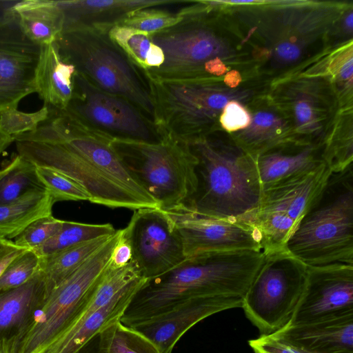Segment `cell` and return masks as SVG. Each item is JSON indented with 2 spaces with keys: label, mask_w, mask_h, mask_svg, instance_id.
I'll list each match as a JSON object with an SVG mask.
<instances>
[{
  "label": "cell",
  "mask_w": 353,
  "mask_h": 353,
  "mask_svg": "<svg viewBox=\"0 0 353 353\" xmlns=\"http://www.w3.org/2000/svg\"><path fill=\"white\" fill-rule=\"evenodd\" d=\"M323 148L288 142L257 156L256 162L262 190L325 163Z\"/></svg>",
  "instance_id": "obj_23"
},
{
  "label": "cell",
  "mask_w": 353,
  "mask_h": 353,
  "mask_svg": "<svg viewBox=\"0 0 353 353\" xmlns=\"http://www.w3.org/2000/svg\"><path fill=\"white\" fill-rule=\"evenodd\" d=\"M297 348V347H296ZM301 353H315V352H308V351H306V350H301V349H299L297 348Z\"/></svg>",
  "instance_id": "obj_47"
},
{
  "label": "cell",
  "mask_w": 353,
  "mask_h": 353,
  "mask_svg": "<svg viewBox=\"0 0 353 353\" xmlns=\"http://www.w3.org/2000/svg\"><path fill=\"white\" fill-rule=\"evenodd\" d=\"M14 142V139L0 130V155Z\"/></svg>",
  "instance_id": "obj_44"
},
{
  "label": "cell",
  "mask_w": 353,
  "mask_h": 353,
  "mask_svg": "<svg viewBox=\"0 0 353 353\" xmlns=\"http://www.w3.org/2000/svg\"><path fill=\"white\" fill-rule=\"evenodd\" d=\"M239 296H199L132 327L149 339L161 352L171 353L181 337L201 320L219 312L241 307Z\"/></svg>",
  "instance_id": "obj_18"
},
{
  "label": "cell",
  "mask_w": 353,
  "mask_h": 353,
  "mask_svg": "<svg viewBox=\"0 0 353 353\" xmlns=\"http://www.w3.org/2000/svg\"><path fill=\"white\" fill-rule=\"evenodd\" d=\"M110 39L141 71L146 69V61L154 43L151 34L133 28L117 24L107 31Z\"/></svg>",
  "instance_id": "obj_32"
},
{
  "label": "cell",
  "mask_w": 353,
  "mask_h": 353,
  "mask_svg": "<svg viewBox=\"0 0 353 353\" xmlns=\"http://www.w3.org/2000/svg\"><path fill=\"white\" fill-rule=\"evenodd\" d=\"M269 96L289 121L292 142L324 146L340 111L330 77L323 65L274 80Z\"/></svg>",
  "instance_id": "obj_8"
},
{
  "label": "cell",
  "mask_w": 353,
  "mask_h": 353,
  "mask_svg": "<svg viewBox=\"0 0 353 353\" xmlns=\"http://www.w3.org/2000/svg\"><path fill=\"white\" fill-rule=\"evenodd\" d=\"M99 335L83 346L77 353H98Z\"/></svg>",
  "instance_id": "obj_43"
},
{
  "label": "cell",
  "mask_w": 353,
  "mask_h": 353,
  "mask_svg": "<svg viewBox=\"0 0 353 353\" xmlns=\"http://www.w3.org/2000/svg\"><path fill=\"white\" fill-rule=\"evenodd\" d=\"M18 155L36 166L60 171L82 184L90 194V202L111 208L136 210L156 208L119 184L94 163L61 143L14 141Z\"/></svg>",
  "instance_id": "obj_13"
},
{
  "label": "cell",
  "mask_w": 353,
  "mask_h": 353,
  "mask_svg": "<svg viewBox=\"0 0 353 353\" xmlns=\"http://www.w3.org/2000/svg\"><path fill=\"white\" fill-rule=\"evenodd\" d=\"M116 231L110 223L91 224L63 221L58 232L33 251L39 256H46L94 239L112 235Z\"/></svg>",
  "instance_id": "obj_29"
},
{
  "label": "cell",
  "mask_w": 353,
  "mask_h": 353,
  "mask_svg": "<svg viewBox=\"0 0 353 353\" xmlns=\"http://www.w3.org/2000/svg\"><path fill=\"white\" fill-rule=\"evenodd\" d=\"M187 143L196 159V186L179 206L204 216L246 222L263 191L256 157L229 134L219 131Z\"/></svg>",
  "instance_id": "obj_2"
},
{
  "label": "cell",
  "mask_w": 353,
  "mask_h": 353,
  "mask_svg": "<svg viewBox=\"0 0 353 353\" xmlns=\"http://www.w3.org/2000/svg\"><path fill=\"white\" fill-rule=\"evenodd\" d=\"M353 315V265H307L304 288L287 325Z\"/></svg>",
  "instance_id": "obj_16"
},
{
  "label": "cell",
  "mask_w": 353,
  "mask_h": 353,
  "mask_svg": "<svg viewBox=\"0 0 353 353\" xmlns=\"http://www.w3.org/2000/svg\"><path fill=\"white\" fill-rule=\"evenodd\" d=\"M132 250L130 241L124 229L120 234L111 253L109 265L112 268H121L132 261Z\"/></svg>",
  "instance_id": "obj_41"
},
{
  "label": "cell",
  "mask_w": 353,
  "mask_h": 353,
  "mask_svg": "<svg viewBox=\"0 0 353 353\" xmlns=\"http://www.w3.org/2000/svg\"><path fill=\"white\" fill-rule=\"evenodd\" d=\"M54 204L43 188L30 190L12 201L0 204V239H15L34 221L52 215Z\"/></svg>",
  "instance_id": "obj_27"
},
{
  "label": "cell",
  "mask_w": 353,
  "mask_h": 353,
  "mask_svg": "<svg viewBox=\"0 0 353 353\" xmlns=\"http://www.w3.org/2000/svg\"><path fill=\"white\" fill-rule=\"evenodd\" d=\"M23 34L43 46L56 43L64 28V17L57 1L25 0L10 8Z\"/></svg>",
  "instance_id": "obj_26"
},
{
  "label": "cell",
  "mask_w": 353,
  "mask_h": 353,
  "mask_svg": "<svg viewBox=\"0 0 353 353\" xmlns=\"http://www.w3.org/2000/svg\"><path fill=\"white\" fill-rule=\"evenodd\" d=\"M41 257L26 250L14 258L0 276V292L17 288L28 281L39 270Z\"/></svg>",
  "instance_id": "obj_36"
},
{
  "label": "cell",
  "mask_w": 353,
  "mask_h": 353,
  "mask_svg": "<svg viewBox=\"0 0 353 353\" xmlns=\"http://www.w3.org/2000/svg\"><path fill=\"white\" fill-rule=\"evenodd\" d=\"M120 230L56 286L37 310L19 353H42L74 321L108 268Z\"/></svg>",
  "instance_id": "obj_9"
},
{
  "label": "cell",
  "mask_w": 353,
  "mask_h": 353,
  "mask_svg": "<svg viewBox=\"0 0 353 353\" xmlns=\"http://www.w3.org/2000/svg\"><path fill=\"white\" fill-rule=\"evenodd\" d=\"M248 343L254 353H301L296 347L274 334H261Z\"/></svg>",
  "instance_id": "obj_40"
},
{
  "label": "cell",
  "mask_w": 353,
  "mask_h": 353,
  "mask_svg": "<svg viewBox=\"0 0 353 353\" xmlns=\"http://www.w3.org/2000/svg\"><path fill=\"white\" fill-rule=\"evenodd\" d=\"M250 121L245 105L237 100H232L224 106L219 118V125L226 133L232 134L245 129Z\"/></svg>",
  "instance_id": "obj_39"
},
{
  "label": "cell",
  "mask_w": 353,
  "mask_h": 353,
  "mask_svg": "<svg viewBox=\"0 0 353 353\" xmlns=\"http://www.w3.org/2000/svg\"><path fill=\"white\" fill-rule=\"evenodd\" d=\"M63 222L52 214L39 218L28 225L13 241L19 248L34 250L52 237Z\"/></svg>",
  "instance_id": "obj_38"
},
{
  "label": "cell",
  "mask_w": 353,
  "mask_h": 353,
  "mask_svg": "<svg viewBox=\"0 0 353 353\" xmlns=\"http://www.w3.org/2000/svg\"><path fill=\"white\" fill-rule=\"evenodd\" d=\"M112 235L94 239L48 256H40L39 269L44 276L49 292L81 265Z\"/></svg>",
  "instance_id": "obj_28"
},
{
  "label": "cell",
  "mask_w": 353,
  "mask_h": 353,
  "mask_svg": "<svg viewBox=\"0 0 353 353\" xmlns=\"http://www.w3.org/2000/svg\"><path fill=\"white\" fill-rule=\"evenodd\" d=\"M63 111L85 128L110 141L156 143L164 137L137 107L98 88L77 72L73 97Z\"/></svg>",
  "instance_id": "obj_12"
},
{
  "label": "cell",
  "mask_w": 353,
  "mask_h": 353,
  "mask_svg": "<svg viewBox=\"0 0 353 353\" xmlns=\"http://www.w3.org/2000/svg\"><path fill=\"white\" fill-rule=\"evenodd\" d=\"M164 211L181 237L185 258L208 252L263 251L260 234L247 222L204 216L179 206Z\"/></svg>",
  "instance_id": "obj_15"
},
{
  "label": "cell",
  "mask_w": 353,
  "mask_h": 353,
  "mask_svg": "<svg viewBox=\"0 0 353 353\" xmlns=\"http://www.w3.org/2000/svg\"><path fill=\"white\" fill-rule=\"evenodd\" d=\"M98 353H161L146 337L120 321L99 334Z\"/></svg>",
  "instance_id": "obj_31"
},
{
  "label": "cell",
  "mask_w": 353,
  "mask_h": 353,
  "mask_svg": "<svg viewBox=\"0 0 353 353\" xmlns=\"http://www.w3.org/2000/svg\"><path fill=\"white\" fill-rule=\"evenodd\" d=\"M41 46L22 32L8 8L0 17V112L17 108L21 99L35 92V72Z\"/></svg>",
  "instance_id": "obj_17"
},
{
  "label": "cell",
  "mask_w": 353,
  "mask_h": 353,
  "mask_svg": "<svg viewBox=\"0 0 353 353\" xmlns=\"http://www.w3.org/2000/svg\"><path fill=\"white\" fill-rule=\"evenodd\" d=\"M26 249L17 247L5 253L0 256V276L7 265Z\"/></svg>",
  "instance_id": "obj_42"
},
{
  "label": "cell",
  "mask_w": 353,
  "mask_h": 353,
  "mask_svg": "<svg viewBox=\"0 0 353 353\" xmlns=\"http://www.w3.org/2000/svg\"><path fill=\"white\" fill-rule=\"evenodd\" d=\"M321 60L325 72L334 84L340 109L351 108L353 83L352 40L342 44Z\"/></svg>",
  "instance_id": "obj_30"
},
{
  "label": "cell",
  "mask_w": 353,
  "mask_h": 353,
  "mask_svg": "<svg viewBox=\"0 0 353 353\" xmlns=\"http://www.w3.org/2000/svg\"><path fill=\"white\" fill-rule=\"evenodd\" d=\"M49 293L40 269L23 285L0 292V353H19L34 317Z\"/></svg>",
  "instance_id": "obj_19"
},
{
  "label": "cell",
  "mask_w": 353,
  "mask_h": 353,
  "mask_svg": "<svg viewBox=\"0 0 353 353\" xmlns=\"http://www.w3.org/2000/svg\"><path fill=\"white\" fill-rule=\"evenodd\" d=\"M332 172L326 163L263 189L247 223L261 236L264 254L285 250L299 223L319 198Z\"/></svg>",
  "instance_id": "obj_11"
},
{
  "label": "cell",
  "mask_w": 353,
  "mask_h": 353,
  "mask_svg": "<svg viewBox=\"0 0 353 353\" xmlns=\"http://www.w3.org/2000/svg\"><path fill=\"white\" fill-rule=\"evenodd\" d=\"M134 181L168 210L190 196L196 186V159L187 143L164 135L159 143L111 141Z\"/></svg>",
  "instance_id": "obj_7"
},
{
  "label": "cell",
  "mask_w": 353,
  "mask_h": 353,
  "mask_svg": "<svg viewBox=\"0 0 353 353\" xmlns=\"http://www.w3.org/2000/svg\"><path fill=\"white\" fill-rule=\"evenodd\" d=\"M13 159L12 169L0 180V204L12 201L30 190L43 188L33 163L18 154Z\"/></svg>",
  "instance_id": "obj_33"
},
{
  "label": "cell",
  "mask_w": 353,
  "mask_h": 353,
  "mask_svg": "<svg viewBox=\"0 0 353 353\" xmlns=\"http://www.w3.org/2000/svg\"><path fill=\"white\" fill-rule=\"evenodd\" d=\"M56 43L61 57L77 72L98 88L128 100L154 122V104L145 77L107 31L67 29Z\"/></svg>",
  "instance_id": "obj_6"
},
{
  "label": "cell",
  "mask_w": 353,
  "mask_h": 353,
  "mask_svg": "<svg viewBox=\"0 0 353 353\" xmlns=\"http://www.w3.org/2000/svg\"><path fill=\"white\" fill-rule=\"evenodd\" d=\"M36 172L54 203L63 201H90V194L85 188L68 175L45 166H36Z\"/></svg>",
  "instance_id": "obj_34"
},
{
  "label": "cell",
  "mask_w": 353,
  "mask_h": 353,
  "mask_svg": "<svg viewBox=\"0 0 353 353\" xmlns=\"http://www.w3.org/2000/svg\"><path fill=\"white\" fill-rule=\"evenodd\" d=\"M145 279L143 278L134 282L116 295L108 304L65 330L42 353H77L94 337L120 320Z\"/></svg>",
  "instance_id": "obj_24"
},
{
  "label": "cell",
  "mask_w": 353,
  "mask_h": 353,
  "mask_svg": "<svg viewBox=\"0 0 353 353\" xmlns=\"http://www.w3.org/2000/svg\"><path fill=\"white\" fill-rule=\"evenodd\" d=\"M264 258L263 251L253 250L188 257L163 274L145 279L119 321L132 327L199 296L243 297Z\"/></svg>",
  "instance_id": "obj_1"
},
{
  "label": "cell",
  "mask_w": 353,
  "mask_h": 353,
  "mask_svg": "<svg viewBox=\"0 0 353 353\" xmlns=\"http://www.w3.org/2000/svg\"><path fill=\"white\" fill-rule=\"evenodd\" d=\"M13 241L0 239V256L12 249L17 248Z\"/></svg>",
  "instance_id": "obj_45"
},
{
  "label": "cell",
  "mask_w": 353,
  "mask_h": 353,
  "mask_svg": "<svg viewBox=\"0 0 353 353\" xmlns=\"http://www.w3.org/2000/svg\"><path fill=\"white\" fill-rule=\"evenodd\" d=\"M261 353H263V352H261Z\"/></svg>",
  "instance_id": "obj_48"
},
{
  "label": "cell",
  "mask_w": 353,
  "mask_h": 353,
  "mask_svg": "<svg viewBox=\"0 0 353 353\" xmlns=\"http://www.w3.org/2000/svg\"><path fill=\"white\" fill-rule=\"evenodd\" d=\"M307 268L286 249L265 254L241 306L261 334L289 323L304 288Z\"/></svg>",
  "instance_id": "obj_10"
},
{
  "label": "cell",
  "mask_w": 353,
  "mask_h": 353,
  "mask_svg": "<svg viewBox=\"0 0 353 353\" xmlns=\"http://www.w3.org/2000/svg\"><path fill=\"white\" fill-rule=\"evenodd\" d=\"M75 67L61 56L57 43L41 47L35 92L49 108L64 110L74 94Z\"/></svg>",
  "instance_id": "obj_25"
},
{
  "label": "cell",
  "mask_w": 353,
  "mask_h": 353,
  "mask_svg": "<svg viewBox=\"0 0 353 353\" xmlns=\"http://www.w3.org/2000/svg\"><path fill=\"white\" fill-rule=\"evenodd\" d=\"M13 165L14 159H12L9 163H8L6 166H4L3 168L0 170V180L10 172Z\"/></svg>",
  "instance_id": "obj_46"
},
{
  "label": "cell",
  "mask_w": 353,
  "mask_h": 353,
  "mask_svg": "<svg viewBox=\"0 0 353 353\" xmlns=\"http://www.w3.org/2000/svg\"><path fill=\"white\" fill-rule=\"evenodd\" d=\"M190 0H63L57 1L64 17V30L92 28L108 31L139 10L188 3Z\"/></svg>",
  "instance_id": "obj_20"
},
{
  "label": "cell",
  "mask_w": 353,
  "mask_h": 353,
  "mask_svg": "<svg viewBox=\"0 0 353 353\" xmlns=\"http://www.w3.org/2000/svg\"><path fill=\"white\" fill-rule=\"evenodd\" d=\"M159 131L184 142L218 131L219 116L232 100L245 106L260 94L248 87L230 88L221 79L145 78Z\"/></svg>",
  "instance_id": "obj_4"
},
{
  "label": "cell",
  "mask_w": 353,
  "mask_h": 353,
  "mask_svg": "<svg viewBox=\"0 0 353 353\" xmlns=\"http://www.w3.org/2000/svg\"><path fill=\"white\" fill-rule=\"evenodd\" d=\"M294 347L315 353H353V315L313 323L286 325L272 333Z\"/></svg>",
  "instance_id": "obj_22"
},
{
  "label": "cell",
  "mask_w": 353,
  "mask_h": 353,
  "mask_svg": "<svg viewBox=\"0 0 353 353\" xmlns=\"http://www.w3.org/2000/svg\"><path fill=\"white\" fill-rule=\"evenodd\" d=\"M179 23L151 34L163 51L164 61L157 69L142 71L154 79H216L223 80L234 67L244 65L234 46L219 28L220 17L212 14L203 1H192L179 10Z\"/></svg>",
  "instance_id": "obj_3"
},
{
  "label": "cell",
  "mask_w": 353,
  "mask_h": 353,
  "mask_svg": "<svg viewBox=\"0 0 353 353\" xmlns=\"http://www.w3.org/2000/svg\"><path fill=\"white\" fill-rule=\"evenodd\" d=\"M183 19L179 12L173 13L157 8H148L128 14L118 24L154 34L171 28Z\"/></svg>",
  "instance_id": "obj_35"
},
{
  "label": "cell",
  "mask_w": 353,
  "mask_h": 353,
  "mask_svg": "<svg viewBox=\"0 0 353 353\" xmlns=\"http://www.w3.org/2000/svg\"><path fill=\"white\" fill-rule=\"evenodd\" d=\"M123 229L132 247V261L146 279L163 274L186 259L178 232L159 208L134 210Z\"/></svg>",
  "instance_id": "obj_14"
},
{
  "label": "cell",
  "mask_w": 353,
  "mask_h": 353,
  "mask_svg": "<svg viewBox=\"0 0 353 353\" xmlns=\"http://www.w3.org/2000/svg\"><path fill=\"white\" fill-rule=\"evenodd\" d=\"M50 115L46 105L34 112H23L17 108H10L0 112V130L13 138L23 133L31 132Z\"/></svg>",
  "instance_id": "obj_37"
},
{
  "label": "cell",
  "mask_w": 353,
  "mask_h": 353,
  "mask_svg": "<svg viewBox=\"0 0 353 353\" xmlns=\"http://www.w3.org/2000/svg\"><path fill=\"white\" fill-rule=\"evenodd\" d=\"M251 121L244 130L229 134L243 150L256 157L279 145L292 142V129L268 94H262L245 106Z\"/></svg>",
  "instance_id": "obj_21"
},
{
  "label": "cell",
  "mask_w": 353,
  "mask_h": 353,
  "mask_svg": "<svg viewBox=\"0 0 353 353\" xmlns=\"http://www.w3.org/2000/svg\"><path fill=\"white\" fill-rule=\"evenodd\" d=\"M285 248L307 265H353L352 164L332 172Z\"/></svg>",
  "instance_id": "obj_5"
}]
</instances>
